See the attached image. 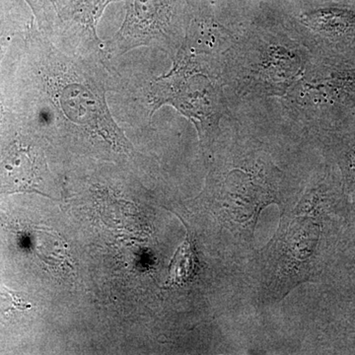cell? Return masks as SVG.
I'll use <instances>...</instances> for the list:
<instances>
[{
    "label": "cell",
    "instance_id": "9c48e42d",
    "mask_svg": "<svg viewBox=\"0 0 355 355\" xmlns=\"http://www.w3.org/2000/svg\"><path fill=\"white\" fill-rule=\"evenodd\" d=\"M327 135H330L336 144L345 184L355 200V114Z\"/></svg>",
    "mask_w": 355,
    "mask_h": 355
},
{
    "label": "cell",
    "instance_id": "30bf717a",
    "mask_svg": "<svg viewBox=\"0 0 355 355\" xmlns=\"http://www.w3.org/2000/svg\"><path fill=\"white\" fill-rule=\"evenodd\" d=\"M197 254L191 235L187 236L183 245L174 254V258L170 265L169 279L168 286L183 284L195 275L197 270Z\"/></svg>",
    "mask_w": 355,
    "mask_h": 355
},
{
    "label": "cell",
    "instance_id": "5b68a950",
    "mask_svg": "<svg viewBox=\"0 0 355 355\" xmlns=\"http://www.w3.org/2000/svg\"><path fill=\"white\" fill-rule=\"evenodd\" d=\"M200 0H125V19L105 41L110 60L142 46L164 51L170 57L181 48Z\"/></svg>",
    "mask_w": 355,
    "mask_h": 355
},
{
    "label": "cell",
    "instance_id": "4fadbf2b",
    "mask_svg": "<svg viewBox=\"0 0 355 355\" xmlns=\"http://www.w3.org/2000/svg\"><path fill=\"white\" fill-rule=\"evenodd\" d=\"M302 2H333L355 7V0H302Z\"/></svg>",
    "mask_w": 355,
    "mask_h": 355
},
{
    "label": "cell",
    "instance_id": "7c38bea8",
    "mask_svg": "<svg viewBox=\"0 0 355 355\" xmlns=\"http://www.w3.org/2000/svg\"><path fill=\"white\" fill-rule=\"evenodd\" d=\"M17 33H19L17 31V29L8 27L7 25H2L0 27V64H1L2 60H3L9 44H11V41H12V39ZM12 114L11 110L7 108L6 97H3L1 90H0V128L6 125V121H8V116Z\"/></svg>",
    "mask_w": 355,
    "mask_h": 355
},
{
    "label": "cell",
    "instance_id": "7a4b0ae2",
    "mask_svg": "<svg viewBox=\"0 0 355 355\" xmlns=\"http://www.w3.org/2000/svg\"><path fill=\"white\" fill-rule=\"evenodd\" d=\"M313 53L288 21H256L223 53L224 85L243 97H284L304 74Z\"/></svg>",
    "mask_w": 355,
    "mask_h": 355
},
{
    "label": "cell",
    "instance_id": "8fae6325",
    "mask_svg": "<svg viewBox=\"0 0 355 355\" xmlns=\"http://www.w3.org/2000/svg\"><path fill=\"white\" fill-rule=\"evenodd\" d=\"M33 13L35 24L41 31L46 32L51 28L53 17V0H24Z\"/></svg>",
    "mask_w": 355,
    "mask_h": 355
},
{
    "label": "cell",
    "instance_id": "8992f818",
    "mask_svg": "<svg viewBox=\"0 0 355 355\" xmlns=\"http://www.w3.org/2000/svg\"><path fill=\"white\" fill-rule=\"evenodd\" d=\"M286 20L313 55L355 64V7L302 2V11Z\"/></svg>",
    "mask_w": 355,
    "mask_h": 355
},
{
    "label": "cell",
    "instance_id": "52a82bcc",
    "mask_svg": "<svg viewBox=\"0 0 355 355\" xmlns=\"http://www.w3.org/2000/svg\"><path fill=\"white\" fill-rule=\"evenodd\" d=\"M49 175L48 163L39 135L16 133L0 153V195L36 193ZM48 197V196H46Z\"/></svg>",
    "mask_w": 355,
    "mask_h": 355
},
{
    "label": "cell",
    "instance_id": "ba28073f",
    "mask_svg": "<svg viewBox=\"0 0 355 355\" xmlns=\"http://www.w3.org/2000/svg\"><path fill=\"white\" fill-rule=\"evenodd\" d=\"M118 1L121 0H53V22L44 33L77 49L107 55L97 27L107 7Z\"/></svg>",
    "mask_w": 355,
    "mask_h": 355
},
{
    "label": "cell",
    "instance_id": "277c9868",
    "mask_svg": "<svg viewBox=\"0 0 355 355\" xmlns=\"http://www.w3.org/2000/svg\"><path fill=\"white\" fill-rule=\"evenodd\" d=\"M282 98L287 114L331 132L355 114V64L313 55L304 74Z\"/></svg>",
    "mask_w": 355,
    "mask_h": 355
},
{
    "label": "cell",
    "instance_id": "3957f363",
    "mask_svg": "<svg viewBox=\"0 0 355 355\" xmlns=\"http://www.w3.org/2000/svg\"><path fill=\"white\" fill-rule=\"evenodd\" d=\"M172 60L167 73L149 78L135 96L149 119L166 105L176 109L193 123L200 146L207 148L220 132L221 119L228 114L221 58L197 53L182 44Z\"/></svg>",
    "mask_w": 355,
    "mask_h": 355
},
{
    "label": "cell",
    "instance_id": "6da1fadb",
    "mask_svg": "<svg viewBox=\"0 0 355 355\" xmlns=\"http://www.w3.org/2000/svg\"><path fill=\"white\" fill-rule=\"evenodd\" d=\"M20 58L14 114L44 132L76 140L96 157L135 159V147L107 100L114 91L108 55L57 41L32 19Z\"/></svg>",
    "mask_w": 355,
    "mask_h": 355
}]
</instances>
